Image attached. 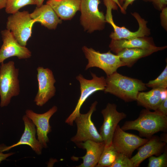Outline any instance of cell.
<instances>
[{
	"instance_id": "obj_1",
	"label": "cell",
	"mask_w": 167,
	"mask_h": 167,
	"mask_svg": "<svg viewBox=\"0 0 167 167\" xmlns=\"http://www.w3.org/2000/svg\"><path fill=\"white\" fill-rule=\"evenodd\" d=\"M121 127L125 131L136 130L140 136L149 139L158 132L167 131V115L145 109L141 111L136 119L126 121Z\"/></svg>"
},
{
	"instance_id": "obj_2",
	"label": "cell",
	"mask_w": 167,
	"mask_h": 167,
	"mask_svg": "<svg viewBox=\"0 0 167 167\" xmlns=\"http://www.w3.org/2000/svg\"><path fill=\"white\" fill-rule=\"evenodd\" d=\"M105 81V92L126 102L136 101L138 92L147 89L145 84L141 80L123 75L117 71L107 76Z\"/></svg>"
},
{
	"instance_id": "obj_3",
	"label": "cell",
	"mask_w": 167,
	"mask_h": 167,
	"mask_svg": "<svg viewBox=\"0 0 167 167\" xmlns=\"http://www.w3.org/2000/svg\"><path fill=\"white\" fill-rule=\"evenodd\" d=\"M19 69L15 67V62L10 61L2 63L0 66V106H7L11 98L20 92Z\"/></svg>"
},
{
	"instance_id": "obj_4",
	"label": "cell",
	"mask_w": 167,
	"mask_h": 167,
	"mask_svg": "<svg viewBox=\"0 0 167 167\" xmlns=\"http://www.w3.org/2000/svg\"><path fill=\"white\" fill-rule=\"evenodd\" d=\"M103 1L106 7V12L105 16L106 22L110 24L113 29V32L110 35V37L112 39H131L143 37L148 34L149 31L147 26V22L137 13L132 15L137 20L139 25L137 31L132 32L124 27H120L117 26L113 20L112 10H117L118 6L112 0Z\"/></svg>"
},
{
	"instance_id": "obj_5",
	"label": "cell",
	"mask_w": 167,
	"mask_h": 167,
	"mask_svg": "<svg viewBox=\"0 0 167 167\" xmlns=\"http://www.w3.org/2000/svg\"><path fill=\"white\" fill-rule=\"evenodd\" d=\"M35 23L28 11H19L8 17L6 28L20 45L26 46L31 36L32 27Z\"/></svg>"
},
{
	"instance_id": "obj_6",
	"label": "cell",
	"mask_w": 167,
	"mask_h": 167,
	"mask_svg": "<svg viewBox=\"0 0 167 167\" xmlns=\"http://www.w3.org/2000/svg\"><path fill=\"white\" fill-rule=\"evenodd\" d=\"M91 75L92 79L90 80L86 79L80 74L76 77L80 84V95L74 110L65 120L66 123L70 126H73L75 119L80 114L81 107L87 99L95 92L105 89L106 83L105 77H99L92 72Z\"/></svg>"
},
{
	"instance_id": "obj_7",
	"label": "cell",
	"mask_w": 167,
	"mask_h": 167,
	"mask_svg": "<svg viewBox=\"0 0 167 167\" xmlns=\"http://www.w3.org/2000/svg\"><path fill=\"white\" fill-rule=\"evenodd\" d=\"M82 49L88 60L86 70L91 67H98L104 71L108 76L117 71L119 67L125 66L119 56L109 51L105 53H101L86 46H84Z\"/></svg>"
},
{
	"instance_id": "obj_8",
	"label": "cell",
	"mask_w": 167,
	"mask_h": 167,
	"mask_svg": "<svg viewBox=\"0 0 167 167\" xmlns=\"http://www.w3.org/2000/svg\"><path fill=\"white\" fill-rule=\"evenodd\" d=\"M97 103V101H95L87 113H80L75 119L74 121L77 126V131L76 135L71 138V141L76 143L88 140L98 142L103 141L91 119L93 113L96 110Z\"/></svg>"
},
{
	"instance_id": "obj_9",
	"label": "cell",
	"mask_w": 167,
	"mask_h": 167,
	"mask_svg": "<svg viewBox=\"0 0 167 167\" xmlns=\"http://www.w3.org/2000/svg\"><path fill=\"white\" fill-rule=\"evenodd\" d=\"M100 0H81L80 22L84 30L92 32L104 28L105 16L98 8Z\"/></svg>"
},
{
	"instance_id": "obj_10",
	"label": "cell",
	"mask_w": 167,
	"mask_h": 167,
	"mask_svg": "<svg viewBox=\"0 0 167 167\" xmlns=\"http://www.w3.org/2000/svg\"><path fill=\"white\" fill-rule=\"evenodd\" d=\"M117 105L114 103H108L101 113L103 118V124L100 129L101 136L105 147L112 144L113 135L119 122L126 117L125 113L119 112Z\"/></svg>"
},
{
	"instance_id": "obj_11",
	"label": "cell",
	"mask_w": 167,
	"mask_h": 167,
	"mask_svg": "<svg viewBox=\"0 0 167 167\" xmlns=\"http://www.w3.org/2000/svg\"><path fill=\"white\" fill-rule=\"evenodd\" d=\"M148 139L126 132L118 124L113 135L112 144L118 153L131 158L134 151L144 144Z\"/></svg>"
},
{
	"instance_id": "obj_12",
	"label": "cell",
	"mask_w": 167,
	"mask_h": 167,
	"mask_svg": "<svg viewBox=\"0 0 167 167\" xmlns=\"http://www.w3.org/2000/svg\"><path fill=\"white\" fill-rule=\"evenodd\" d=\"M37 71L38 90L34 101L37 106H42L55 95L56 81L50 69L39 66Z\"/></svg>"
},
{
	"instance_id": "obj_13",
	"label": "cell",
	"mask_w": 167,
	"mask_h": 167,
	"mask_svg": "<svg viewBox=\"0 0 167 167\" xmlns=\"http://www.w3.org/2000/svg\"><path fill=\"white\" fill-rule=\"evenodd\" d=\"M3 44L0 49V64L12 57L19 59H26L32 56L31 51L26 46L20 45L12 33L7 29L2 31Z\"/></svg>"
},
{
	"instance_id": "obj_14",
	"label": "cell",
	"mask_w": 167,
	"mask_h": 167,
	"mask_svg": "<svg viewBox=\"0 0 167 167\" xmlns=\"http://www.w3.org/2000/svg\"><path fill=\"white\" fill-rule=\"evenodd\" d=\"M57 110V107L54 106L48 111L43 113H37L29 109L26 110L25 115L36 127L37 139L43 148H47V143L49 141L48 134L51 131L49 120Z\"/></svg>"
},
{
	"instance_id": "obj_15",
	"label": "cell",
	"mask_w": 167,
	"mask_h": 167,
	"mask_svg": "<svg viewBox=\"0 0 167 167\" xmlns=\"http://www.w3.org/2000/svg\"><path fill=\"white\" fill-rule=\"evenodd\" d=\"M148 141L139 148L137 153L131 158L134 167H138L145 160L150 157L158 156L166 148V143L162 141L157 136H152Z\"/></svg>"
},
{
	"instance_id": "obj_16",
	"label": "cell",
	"mask_w": 167,
	"mask_h": 167,
	"mask_svg": "<svg viewBox=\"0 0 167 167\" xmlns=\"http://www.w3.org/2000/svg\"><path fill=\"white\" fill-rule=\"evenodd\" d=\"M22 119L24 125V129L19 140L11 146L2 148L0 152L8 151L20 145H27L29 146L36 154L38 155L41 154L43 148L36 138V129L35 125L26 115L23 116Z\"/></svg>"
},
{
	"instance_id": "obj_17",
	"label": "cell",
	"mask_w": 167,
	"mask_h": 167,
	"mask_svg": "<svg viewBox=\"0 0 167 167\" xmlns=\"http://www.w3.org/2000/svg\"><path fill=\"white\" fill-rule=\"evenodd\" d=\"M30 15L35 23H39L49 29H55L58 24L62 22L53 9L47 4L36 6Z\"/></svg>"
},
{
	"instance_id": "obj_18",
	"label": "cell",
	"mask_w": 167,
	"mask_h": 167,
	"mask_svg": "<svg viewBox=\"0 0 167 167\" xmlns=\"http://www.w3.org/2000/svg\"><path fill=\"white\" fill-rule=\"evenodd\" d=\"M76 144L79 147L86 151V154L80 157L83 159V162L76 167H96L105 147L104 142H98L88 140Z\"/></svg>"
},
{
	"instance_id": "obj_19",
	"label": "cell",
	"mask_w": 167,
	"mask_h": 167,
	"mask_svg": "<svg viewBox=\"0 0 167 167\" xmlns=\"http://www.w3.org/2000/svg\"><path fill=\"white\" fill-rule=\"evenodd\" d=\"M167 97V88H156L148 92H139L136 101L138 105L155 111L162 101Z\"/></svg>"
},
{
	"instance_id": "obj_20",
	"label": "cell",
	"mask_w": 167,
	"mask_h": 167,
	"mask_svg": "<svg viewBox=\"0 0 167 167\" xmlns=\"http://www.w3.org/2000/svg\"><path fill=\"white\" fill-rule=\"evenodd\" d=\"M81 0H47L49 5L62 20L72 18L80 10Z\"/></svg>"
},
{
	"instance_id": "obj_21",
	"label": "cell",
	"mask_w": 167,
	"mask_h": 167,
	"mask_svg": "<svg viewBox=\"0 0 167 167\" xmlns=\"http://www.w3.org/2000/svg\"><path fill=\"white\" fill-rule=\"evenodd\" d=\"M166 46L158 47L155 49L141 48L125 49L118 52L117 54L125 66L131 67L139 59L148 56L154 52L166 48Z\"/></svg>"
},
{
	"instance_id": "obj_22",
	"label": "cell",
	"mask_w": 167,
	"mask_h": 167,
	"mask_svg": "<svg viewBox=\"0 0 167 167\" xmlns=\"http://www.w3.org/2000/svg\"><path fill=\"white\" fill-rule=\"evenodd\" d=\"M109 47L111 50L116 54L125 49L141 48L152 49L158 47L148 41L141 37L131 39H112Z\"/></svg>"
},
{
	"instance_id": "obj_23",
	"label": "cell",
	"mask_w": 167,
	"mask_h": 167,
	"mask_svg": "<svg viewBox=\"0 0 167 167\" xmlns=\"http://www.w3.org/2000/svg\"><path fill=\"white\" fill-rule=\"evenodd\" d=\"M118 152L111 144L105 147L96 167H110L115 161Z\"/></svg>"
},
{
	"instance_id": "obj_24",
	"label": "cell",
	"mask_w": 167,
	"mask_h": 167,
	"mask_svg": "<svg viewBox=\"0 0 167 167\" xmlns=\"http://www.w3.org/2000/svg\"><path fill=\"white\" fill-rule=\"evenodd\" d=\"M36 4V0H7L5 7L7 14H13L28 5Z\"/></svg>"
},
{
	"instance_id": "obj_25",
	"label": "cell",
	"mask_w": 167,
	"mask_h": 167,
	"mask_svg": "<svg viewBox=\"0 0 167 167\" xmlns=\"http://www.w3.org/2000/svg\"><path fill=\"white\" fill-rule=\"evenodd\" d=\"M147 87L152 88H167V65L161 74L155 79L149 81L145 84Z\"/></svg>"
},
{
	"instance_id": "obj_26",
	"label": "cell",
	"mask_w": 167,
	"mask_h": 167,
	"mask_svg": "<svg viewBox=\"0 0 167 167\" xmlns=\"http://www.w3.org/2000/svg\"><path fill=\"white\" fill-rule=\"evenodd\" d=\"M148 164V167H167V148L161 155L150 157Z\"/></svg>"
},
{
	"instance_id": "obj_27",
	"label": "cell",
	"mask_w": 167,
	"mask_h": 167,
	"mask_svg": "<svg viewBox=\"0 0 167 167\" xmlns=\"http://www.w3.org/2000/svg\"><path fill=\"white\" fill-rule=\"evenodd\" d=\"M110 167H134L131 158L118 153L116 158Z\"/></svg>"
},
{
	"instance_id": "obj_28",
	"label": "cell",
	"mask_w": 167,
	"mask_h": 167,
	"mask_svg": "<svg viewBox=\"0 0 167 167\" xmlns=\"http://www.w3.org/2000/svg\"><path fill=\"white\" fill-rule=\"evenodd\" d=\"M156 110L167 115V97L162 101Z\"/></svg>"
},
{
	"instance_id": "obj_29",
	"label": "cell",
	"mask_w": 167,
	"mask_h": 167,
	"mask_svg": "<svg viewBox=\"0 0 167 167\" xmlns=\"http://www.w3.org/2000/svg\"><path fill=\"white\" fill-rule=\"evenodd\" d=\"M146 1L151 2L158 9L161 10L166 7L167 4V0H144Z\"/></svg>"
},
{
	"instance_id": "obj_30",
	"label": "cell",
	"mask_w": 167,
	"mask_h": 167,
	"mask_svg": "<svg viewBox=\"0 0 167 167\" xmlns=\"http://www.w3.org/2000/svg\"><path fill=\"white\" fill-rule=\"evenodd\" d=\"M162 12L161 14L162 24L164 27L166 28L167 24V8L165 7L161 10Z\"/></svg>"
},
{
	"instance_id": "obj_31",
	"label": "cell",
	"mask_w": 167,
	"mask_h": 167,
	"mask_svg": "<svg viewBox=\"0 0 167 167\" xmlns=\"http://www.w3.org/2000/svg\"><path fill=\"white\" fill-rule=\"evenodd\" d=\"M14 154L13 152H10L7 153H3L0 152V163L2 161L6 159L8 157Z\"/></svg>"
},
{
	"instance_id": "obj_32",
	"label": "cell",
	"mask_w": 167,
	"mask_h": 167,
	"mask_svg": "<svg viewBox=\"0 0 167 167\" xmlns=\"http://www.w3.org/2000/svg\"><path fill=\"white\" fill-rule=\"evenodd\" d=\"M135 0H125L122 6L123 9L125 11L128 6L132 4Z\"/></svg>"
},
{
	"instance_id": "obj_33",
	"label": "cell",
	"mask_w": 167,
	"mask_h": 167,
	"mask_svg": "<svg viewBox=\"0 0 167 167\" xmlns=\"http://www.w3.org/2000/svg\"><path fill=\"white\" fill-rule=\"evenodd\" d=\"M7 0H0V10L5 8Z\"/></svg>"
},
{
	"instance_id": "obj_34",
	"label": "cell",
	"mask_w": 167,
	"mask_h": 167,
	"mask_svg": "<svg viewBox=\"0 0 167 167\" xmlns=\"http://www.w3.org/2000/svg\"><path fill=\"white\" fill-rule=\"evenodd\" d=\"M120 8L121 11L123 13H124L125 11L123 10L122 6L120 4L118 0H112Z\"/></svg>"
},
{
	"instance_id": "obj_35",
	"label": "cell",
	"mask_w": 167,
	"mask_h": 167,
	"mask_svg": "<svg viewBox=\"0 0 167 167\" xmlns=\"http://www.w3.org/2000/svg\"><path fill=\"white\" fill-rule=\"evenodd\" d=\"M44 0H36V6L37 7H40L43 4Z\"/></svg>"
},
{
	"instance_id": "obj_36",
	"label": "cell",
	"mask_w": 167,
	"mask_h": 167,
	"mask_svg": "<svg viewBox=\"0 0 167 167\" xmlns=\"http://www.w3.org/2000/svg\"><path fill=\"white\" fill-rule=\"evenodd\" d=\"M161 140L167 143V135L166 134H163L162 135L160 138Z\"/></svg>"
},
{
	"instance_id": "obj_37",
	"label": "cell",
	"mask_w": 167,
	"mask_h": 167,
	"mask_svg": "<svg viewBox=\"0 0 167 167\" xmlns=\"http://www.w3.org/2000/svg\"><path fill=\"white\" fill-rule=\"evenodd\" d=\"M125 0H118L120 4L122 6Z\"/></svg>"
}]
</instances>
